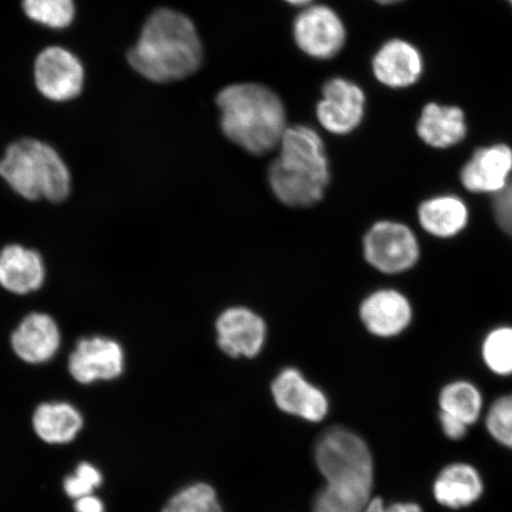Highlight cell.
Returning a JSON list of instances; mask_svg holds the SVG:
<instances>
[{
	"instance_id": "cell-4",
	"label": "cell",
	"mask_w": 512,
	"mask_h": 512,
	"mask_svg": "<svg viewBox=\"0 0 512 512\" xmlns=\"http://www.w3.org/2000/svg\"><path fill=\"white\" fill-rule=\"evenodd\" d=\"M221 128L230 142L253 156L277 149L286 128L283 101L258 83H236L217 94Z\"/></svg>"
},
{
	"instance_id": "cell-12",
	"label": "cell",
	"mask_w": 512,
	"mask_h": 512,
	"mask_svg": "<svg viewBox=\"0 0 512 512\" xmlns=\"http://www.w3.org/2000/svg\"><path fill=\"white\" fill-rule=\"evenodd\" d=\"M512 178V149L499 143L479 147L460 171V182L473 194L498 195Z\"/></svg>"
},
{
	"instance_id": "cell-7",
	"label": "cell",
	"mask_w": 512,
	"mask_h": 512,
	"mask_svg": "<svg viewBox=\"0 0 512 512\" xmlns=\"http://www.w3.org/2000/svg\"><path fill=\"white\" fill-rule=\"evenodd\" d=\"M34 78L44 98L66 102L81 94L85 85V68L72 51L62 47H48L37 56Z\"/></svg>"
},
{
	"instance_id": "cell-25",
	"label": "cell",
	"mask_w": 512,
	"mask_h": 512,
	"mask_svg": "<svg viewBox=\"0 0 512 512\" xmlns=\"http://www.w3.org/2000/svg\"><path fill=\"white\" fill-rule=\"evenodd\" d=\"M163 512H223L216 492L207 484H195L179 491Z\"/></svg>"
},
{
	"instance_id": "cell-21",
	"label": "cell",
	"mask_w": 512,
	"mask_h": 512,
	"mask_svg": "<svg viewBox=\"0 0 512 512\" xmlns=\"http://www.w3.org/2000/svg\"><path fill=\"white\" fill-rule=\"evenodd\" d=\"M37 437L50 445L72 443L83 427L81 413L67 402L42 403L32 415Z\"/></svg>"
},
{
	"instance_id": "cell-2",
	"label": "cell",
	"mask_w": 512,
	"mask_h": 512,
	"mask_svg": "<svg viewBox=\"0 0 512 512\" xmlns=\"http://www.w3.org/2000/svg\"><path fill=\"white\" fill-rule=\"evenodd\" d=\"M203 49L195 24L181 12L159 9L147 19L128 51L131 67L157 83L183 80L201 66Z\"/></svg>"
},
{
	"instance_id": "cell-9",
	"label": "cell",
	"mask_w": 512,
	"mask_h": 512,
	"mask_svg": "<svg viewBox=\"0 0 512 512\" xmlns=\"http://www.w3.org/2000/svg\"><path fill=\"white\" fill-rule=\"evenodd\" d=\"M125 369V352L113 338H82L69 356L68 370L76 382L92 384L118 379Z\"/></svg>"
},
{
	"instance_id": "cell-5",
	"label": "cell",
	"mask_w": 512,
	"mask_h": 512,
	"mask_svg": "<svg viewBox=\"0 0 512 512\" xmlns=\"http://www.w3.org/2000/svg\"><path fill=\"white\" fill-rule=\"evenodd\" d=\"M0 177L28 201L61 203L72 191V176L53 146L25 138L9 145L0 159Z\"/></svg>"
},
{
	"instance_id": "cell-23",
	"label": "cell",
	"mask_w": 512,
	"mask_h": 512,
	"mask_svg": "<svg viewBox=\"0 0 512 512\" xmlns=\"http://www.w3.org/2000/svg\"><path fill=\"white\" fill-rule=\"evenodd\" d=\"M25 15L50 29H66L74 22V0H23Z\"/></svg>"
},
{
	"instance_id": "cell-19",
	"label": "cell",
	"mask_w": 512,
	"mask_h": 512,
	"mask_svg": "<svg viewBox=\"0 0 512 512\" xmlns=\"http://www.w3.org/2000/svg\"><path fill=\"white\" fill-rule=\"evenodd\" d=\"M416 132L426 145L445 150L462 143L467 134L465 113L458 106L430 102L422 108Z\"/></svg>"
},
{
	"instance_id": "cell-28",
	"label": "cell",
	"mask_w": 512,
	"mask_h": 512,
	"mask_svg": "<svg viewBox=\"0 0 512 512\" xmlns=\"http://www.w3.org/2000/svg\"><path fill=\"white\" fill-rule=\"evenodd\" d=\"M494 214L499 228L512 238V178L507 187L495 196Z\"/></svg>"
},
{
	"instance_id": "cell-13",
	"label": "cell",
	"mask_w": 512,
	"mask_h": 512,
	"mask_svg": "<svg viewBox=\"0 0 512 512\" xmlns=\"http://www.w3.org/2000/svg\"><path fill=\"white\" fill-rule=\"evenodd\" d=\"M360 318L369 334L393 338L401 335L411 325L413 307L405 294L393 288H382L363 300Z\"/></svg>"
},
{
	"instance_id": "cell-18",
	"label": "cell",
	"mask_w": 512,
	"mask_h": 512,
	"mask_svg": "<svg viewBox=\"0 0 512 512\" xmlns=\"http://www.w3.org/2000/svg\"><path fill=\"white\" fill-rule=\"evenodd\" d=\"M433 497L444 508L459 510L477 503L484 494V482L475 466L453 463L439 472L433 483Z\"/></svg>"
},
{
	"instance_id": "cell-33",
	"label": "cell",
	"mask_w": 512,
	"mask_h": 512,
	"mask_svg": "<svg viewBox=\"0 0 512 512\" xmlns=\"http://www.w3.org/2000/svg\"><path fill=\"white\" fill-rule=\"evenodd\" d=\"M374 2L381 5H393L402 2V0H374Z\"/></svg>"
},
{
	"instance_id": "cell-22",
	"label": "cell",
	"mask_w": 512,
	"mask_h": 512,
	"mask_svg": "<svg viewBox=\"0 0 512 512\" xmlns=\"http://www.w3.org/2000/svg\"><path fill=\"white\" fill-rule=\"evenodd\" d=\"M440 413L475 425L483 414V395L475 384L469 381H453L446 384L439 394Z\"/></svg>"
},
{
	"instance_id": "cell-8",
	"label": "cell",
	"mask_w": 512,
	"mask_h": 512,
	"mask_svg": "<svg viewBox=\"0 0 512 512\" xmlns=\"http://www.w3.org/2000/svg\"><path fill=\"white\" fill-rule=\"evenodd\" d=\"M294 40L306 55L318 60L335 57L347 41L341 17L325 5H312L294 19Z\"/></svg>"
},
{
	"instance_id": "cell-24",
	"label": "cell",
	"mask_w": 512,
	"mask_h": 512,
	"mask_svg": "<svg viewBox=\"0 0 512 512\" xmlns=\"http://www.w3.org/2000/svg\"><path fill=\"white\" fill-rule=\"evenodd\" d=\"M485 366L498 376L512 375V326L491 330L482 344Z\"/></svg>"
},
{
	"instance_id": "cell-32",
	"label": "cell",
	"mask_w": 512,
	"mask_h": 512,
	"mask_svg": "<svg viewBox=\"0 0 512 512\" xmlns=\"http://www.w3.org/2000/svg\"><path fill=\"white\" fill-rule=\"evenodd\" d=\"M285 2L291 5L303 6L310 4L312 0H285Z\"/></svg>"
},
{
	"instance_id": "cell-31",
	"label": "cell",
	"mask_w": 512,
	"mask_h": 512,
	"mask_svg": "<svg viewBox=\"0 0 512 512\" xmlns=\"http://www.w3.org/2000/svg\"><path fill=\"white\" fill-rule=\"evenodd\" d=\"M76 512H105V505L101 499L93 495L83 496L75 499Z\"/></svg>"
},
{
	"instance_id": "cell-15",
	"label": "cell",
	"mask_w": 512,
	"mask_h": 512,
	"mask_svg": "<svg viewBox=\"0 0 512 512\" xmlns=\"http://www.w3.org/2000/svg\"><path fill=\"white\" fill-rule=\"evenodd\" d=\"M373 73L382 85L393 89L415 85L424 74V56L411 42L393 38L383 44L374 56Z\"/></svg>"
},
{
	"instance_id": "cell-10",
	"label": "cell",
	"mask_w": 512,
	"mask_h": 512,
	"mask_svg": "<svg viewBox=\"0 0 512 512\" xmlns=\"http://www.w3.org/2000/svg\"><path fill=\"white\" fill-rule=\"evenodd\" d=\"M366 112V94L355 82L335 78L325 83L317 118L326 131L345 136L361 125Z\"/></svg>"
},
{
	"instance_id": "cell-20",
	"label": "cell",
	"mask_w": 512,
	"mask_h": 512,
	"mask_svg": "<svg viewBox=\"0 0 512 512\" xmlns=\"http://www.w3.org/2000/svg\"><path fill=\"white\" fill-rule=\"evenodd\" d=\"M418 219L427 234L434 238L451 239L467 227L470 213L459 196L439 195L420 203Z\"/></svg>"
},
{
	"instance_id": "cell-16",
	"label": "cell",
	"mask_w": 512,
	"mask_h": 512,
	"mask_svg": "<svg viewBox=\"0 0 512 512\" xmlns=\"http://www.w3.org/2000/svg\"><path fill=\"white\" fill-rule=\"evenodd\" d=\"M11 347L25 363H48L61 347L59 324L48 313H29L12 332Z\"/></svg>"
},
{
	"instance_id": "cell-6",
	"label": "cell",
	"mask_w": 512,
	"mask_h": 512,
	"mask_svg": "<svg viewBox=\"0 0 512 512\" xmlns=\"http://www.w3.org/2000/svg\"><path fill=\"white\" fill-rule=\"evenodd\" d=\"M363 255L376 271L389 275L405 273L418 264L419 240L406 224L377 221L364 235Z\"/></svg>"
},
{
	"instance_id": "cell-30",
	"label": "cell",
	"mask_w": 512,
	"mask_h": 512,
	"mask_svg": "<svg viewBox=\"0 0 512 512\" xmlns=\"http://www.w3.org/2000/svg\"><path fill=\"white\" fill-rule=\"evenodd\" d=\"M439 421L441 430H443L446 438L453 441L464 439L470 428L465 425L464 422L451 418V416L443 413H439Z\"/></svg>"
},
{
	"instance_id": "cell-1",
	"label": "cell",
	"mask_w": 512,
	"mask_h": 512,
	"mask_svg": "<svg viewBox=\"0 0 512 512\" xmlns=\"http://www.w3.org/2000/svg\"><path fill=\"white\" fill-rule=\"evenodd\" d=\"M315 458L326 485L315 497L313 512H363L374 488L366 441L347 428H331L318 439Z\"/></svg>"
},
{
	"instance_id": "cell-34",
	"label": "cell",
	"mask_w": 512,
	"mask_h": 512,
	"mask_svg": "<svg viewBox=\"0 0 512 512\" xmlns=\"http://www.w3.org/2000/svg\"><path fill=\"white\" fill-rule=\"evenodd\" d=\"M507 2L511 5L512 8V0H507Z\"/></svg>"
},
{
	"instance_id": "cell-27",
	"label": "cell",
	"mask_w": 512,
	"mask_h": 512,
	"mask_svg": "<svg viewBox=\"0 0 512 512\" xmlns=\"http://www.w3.org/2000/svg\"><path fill=\"white\" fill-rule=\"evenodd\" d=\"M102 483L101 472L95 466L82 463L78 466L73 476L64 480V491L73 499L92 495L93 491Z\"/></svg>"
},
{
	"instance_id": "cell-17",
	"label": "cell",
	"mask_w": 512,
	"mask_h": 512,
	"mask_svg": "<svg viewBox=\"0 0 512 512\" xmlns=\"http://www.w3.org/2000/svg\"><path fill=\"white\" fill-rule=\"evenodd\" d=\"M46 277V264L35 249L9 245L0 251V286L4 290L25 296L40 290Z\"/></svg>"
},
{
	"instance_id": "cell-3",
	"label": "cell",
	"mask_w": 512,
	"mask_h": 512,
	"mask_svg": "<svg viewBox=\"0 0 512 512\" xmlns=\"http://www.w3.org/2000/svg\"><path fill=\"white\" fill-rule=\"evenodd\" d=\"M279 155L268 168V184L285 206L305 209L322 202L331 182L323 139L304 125L287 127Z\"/></svg>"
},
{
	"instance_id": "cell-14",
	"label": "cell",
	"mask_w": 512,
	"mask_h": 512,
	"mask_svg": "<svg viewBox=\"0 0 512 512\" xmlns=\"http://www.w3.org/2000/svg\"><path fill=\"white\" fill-rule=\"evenodd\" d=\"M272 394L281 411L311 422L322 421L329 411L326 396L296 368H286L272 382Z\"/></svg>"
},
{
	"instance_id": "cell-26",
	"label": "cell",
	"mask_w": 512,
	"mask_h": 512,
	"mask_svg": "<svg viewBox=\"0 0 512 512\" xmlns=\"http://www.w3.org/2000/svg\"><path fill=\"white\" fill-rule=\"evenodd\" d=\"M485 426L496 443L512 450V394L492 403L485 415Z\"/></svg>"
},
{
	"instance_id": "cell-29",
	"label": "cell",
	"mask_w": 512,
	"mask_h": 512,
	"mask_svg": "<svg viewBox=\"0 0 512 512\" xmlns=\"http://www.w3.org/2000/svg\"><path fill=\"white\" fill-rule=\"evenodd\" d=\"M363 512H424V510L419 504L412 502L393 503L387 507L382 498L375 497L370 499Z\"/></svg>"
},
{
	"instance_id": "cell-11",
	"label": "cell",
	"mask_w": 512,
	"mask_h": 512,
	"mask_svg": "<svg viewBox=\"0 0 512 512\" xmlns=\"http://www.w3.org/2000/svg\"><path fill=\"white\" fill-rule=\"evenodd\" d=\"M217 345L233 358L258 356L267 338V325L258 313L246 306H233L216 319Z\"/></svg>"
}]
</instances>
